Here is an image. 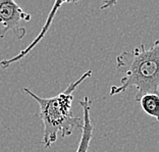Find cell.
Returning a JSON list of instances; mask_svg holds the SVG:
<instances>
[{"label": "cell", "mask_w": 159, "mask_h": 152, "mask_svg": "<svg viewBox=\"0 0 159 152\" xmlns=\"http://www.w3.org/2000/svg\"><path fill=\"white\" fill-rule=\"evenodd\" d=\"M142 109L145 113L154 117L156 121L159 119V96L154 94H147L144 95L139 100Z\"/></svg>", "instance_id": "6"}, {"label": "cell", "mask_w": 159, "mask_h": 152, "mask_svg": "<svg viewBox=\"0 0 159 152\" xmlns=\"http://www.w3.org/2000/svg\"><path fill=\"white\" fill-rule=\"evenodd\" d=\"M116 70L125 74L120 86H111V96L124 93L129 87H135V100L144 95L159 93V40L150 48L141 44L131 51H124L116 57Z\"/></svg>", "instance_id": "1"}, {"label": "cell", "mask_w": 159, "mask_h": 152, "mask_svg": "<svg viewBox=\"0 0 159 152\" xmlns=\"http://www.w3.org/2000/svg\"><path fill=\"white\" fill-rule=\"evenodd\" d=\"M92 77V71H87L80 79L70 84L58 95L42 98L30 89L24 88L23 92L30 95L39 104V117L43 122V145L48 149L55 143L58 136L62 138L73 135L75 129H82L83 119L75 117L71 111L74 92L85 80Z\"/></svg>", "instance_id": "2"}, {"label": "cell", "mask_w": 159, "mask_h": 152, "mask_svg": "<svg viewBox=\"0 0 159 152\" xmlns=\"http://www.w3.org/2000/svg\"><path fill=\"white\" fill-rule=\"evenodd\" d=\"M79 103L82 106L84 118H83V127L81 129L82 131L81 140H80L79 147L75 152H88L90 143H91V141L93 139V134H94V125L91 118L92 101L90 100L88 96H86L84 97L83 100H80Z\"/></svg>", "instance_id": "4"}, {"label": "cell", "mask_w": 159, "mask_h": 152, "mask_svg": "<svg viewBox=\"0 0 159 152\" xmlns=\"http://www.w3.org/2000/svg\"><path fill=\"white\" fill-rule=\"evenodd\" d=\"M66 3H73L71 1H57L54 3V6L52 7V10L49 13V16H48V19H47L46 21V24L43 26L42 28V31H41V33L39 34V36L37 38H36L33 42L31 43V45L30 46H28L26 49H24L23 51H21L20 54H17L16 56H14L13 58H9V59H5V60H2V61H0V67H1L2 68H7L9 66H11L12 63L14 62H16V61H19L20 59L21 58H24L25 56L27 55V54L31 51L32 49L34 48V47L38 44V43L41 41V40L43 39V37L46 35L47 33V31L49 30V28L50 26H51V24H52V21H53V19H54V16L56 14V12H58V8L59 7L62 5V4H66Z\"/></svg>", "instance_id": "5"}, {"label": "cell", "mask_w": 159, "mask_h": 152, "mask_svg": "<svg viewBox=\"0 0 159 152\" xmlns=\"http://www.w3.org/2000/svg\"><path fill=\"white\" fill-rule=\"evenodd\" d=\"M31 21V14L27 13L13 0H0V38H4L8 31H11L17 39L26 36V29L21 26L23 21Z\"/></svg>", "instance_id": "3"}]
</instances>
